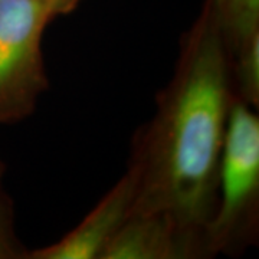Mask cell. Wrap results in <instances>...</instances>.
Listing matches in <instances>:
<instances>
[{
  "instance_id": "8992f818",
  "label": "cell",
  "mask_w": 259,
  "mask_h": 259,
  "mask_svg": "<svg viewBox=\"0 0 259 259\" xmlns=\"http://www.w3.org/2000/svg\"><path fill=\"white\" fill-rule=\"evenodd\" d=\"M214 18L225 45L233 52L259 35V0H216Z\"/></svg>"
},
{
  "instance_id": "52a82bcc",
  "label": "cell",
  "mask_w": 259,
  "mask_h": 259,
  "mask_svg": "<svg viewBox=\"0 0 259 259\" xmlns=\"http://www.w3.org/2000/svg\"><path fill=\"white\" fill-rule=\"evenodd\" d=\"M238 76L242 94L250 104L258 102L259 95V35L252 37L236 52Z\"/></svg>"
},
{
  "instance_id": "277c9868",
  "label": "cell",
  "mask_w": 259,
  "mask_h": 259,
  "mask_svg": "<svg viewBox=\"0 0 259 259\" xmlns=\"http://www.w3.org/2000/svg\"><path fill=\"white\" fill-rule=\"evenodd\" d=\"M137 194V175L134 168L104 196L82 222L64 239L32 253L36 259H94L100 258L104 248L131 213Z\"/></svg>"
},
{
  "instance_id": "ba28073f",
  "label": "cell",
  "mask_w": 259,
  "mask_h": 259,
  "mask_svg": "<svg viewBox=\"0 0 259 259\" xmlns=\"http://www.w3.org/2000/svg\"><path fill=\"white\" fill-rule=\"evenodd\" d=\"M39 2L45 3L54 12V15H58V13L69 12L76 5L78 0H39Z\"/></svg>"
},
{
  "instance_id": "9c48e42d",
  "label": "cell",
  "mask_w": 259,
  "mask_h": 259,
  "mask_svg": "<svg viewBox=\"0 0 259 259\" xmlns=\"http://www.w3.org/2000/svg\"><path fill=\"white\" fill-rule=\"evenodd\" d=\"M10 250L8 248V242L5 239V236H3V233L0 232V258L2 256H5L6 253H9Z\"/></svg>"
},
{
  "instance_id": "3957f363",
  "label": "cell",
  "mask_w": 259,
  "mask_h": 259,
  "mask_svg": "<svg viewBox=\"0 0 259 259\" xmlns=\"http://www.w3.org/2000/svg\"><path fill=\"white\" fill-rule=\"evenodd\" d=\"M219 200L206 229L214 248L231 239L253 206L259 187V120L245 102H232L218 170Z\"/></svg>"
},
{
  "instance_id": "5b68a950",
  "label": "cell",
  "mask_w": 259,
  "mask_h": 259,
  "mask_svg": "<svg viewBox=\"0 0 259 259\" xmlns=\"http://www.w3.org/2000/svg\"><path fill=\"white\" fill-rule=\"evenodd\" d=\"M199 235L163 213L131 212L102 250V259H170L193 253Z\"/></svg>"
},
{
  "instance_id": "6da1fadb",
  "label": "cell",
  "mask_w": 259,
  "mask_h": 259,
  "mask_svg": "<svg viewBox=\"0 0 259 259\" xmlns=\"http://www.w3.org/2000/svg\"><path fill=\"white\" fill-rule=\"evenodd\" d=\"M229 65L218 20L189 36L146 148L131 212L163 213L200 236L216 210L218 170L231 107Z\"/></svg>"
},
{
  "instance_id": "7a4b0ae2",
  "label": "cell",
  "mask_w": 259,
  "mask_h": 259,
  "mask_svg": "<svg viewBox=\"0 0 259 259\" xmlns=\"http://www.w3.org/2000/svg\"><path fill=\"white\" fill-rule=\"evenodd\" d=\"M54 16L39 0H0V120L28 114L47 88L40 39Z\"/></svg>"
}]
</instances>
